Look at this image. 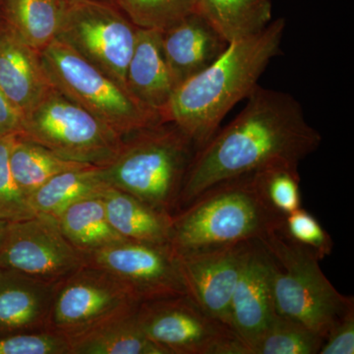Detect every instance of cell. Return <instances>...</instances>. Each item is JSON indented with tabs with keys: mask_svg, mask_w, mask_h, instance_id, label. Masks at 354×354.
Returning a JSON list of instances; mask_svg holds the SVG:
<instances>
[{
	"mask_svg": "<svg viewBox=\"0 0 354 354\" xmlns=\"http://www.w3.org/2000/svg\"><path fill=\"white\" fill-rule=\"evenodd\" d=\"M109 186L102 167L88 165L53 176L30 195L28 200L36 214L55 218L74 203L102 196Z\"/></svg>",
	"mask_w": 354,
	"mask_h": 354,
	"instance_id": "obj_22",
	"label": "cell"
},
{
	"mask_svg": "<svg viewBox=\"0 0 354 354\" xmlns=\"http://www.w3.org/2000/svg\"><path fill=\"white\" fill-rule=\"evenodd\" d=\"M85 265L83 253L67 241L55 216L37 214L9 223L0 247V269L58 283Z\"/></svg>",
	"mask_w": 354,
	"mask_h": 354,
	"instance_id": "obj_12",
	"label": "cell"
},
{
	"mask_svg": "<svg viewBox=\"0 0 354 354\" xmlns=\"http://www.w3.org/2000/svg\"><path fill=\"white\" fill-rule=\"evenodd\" d=\"M228 44L196 11L162 31V50L176 87L213 64Z\"/></svg>",
	"mask_w": 354,
	"mask_h": 354,
	"instance_id": "obj_15",
	"label": "cell"
},
{
	"mask_svg": "<svg viewBox=\"0 0 354 354\" xmlns=\"http://www.w3.org/2000/svg\"><path fill=\"white\" fill-rule=\"evenodd\" d=\"M102 200L111 227L127 241L171 244L172 216L109 185Z\"/></svg>",
	"mask_w": 354,
	"mask_h": 354,
	"instance_id": "obj_19",
	"label": "cell"
},
{
	"mask_svg": "<svg viewBox=\"0 0 354 354\" xmlns=\"http://www.w3.org/2000/svg\"><path fill=\"white\" fill-rule=\"evenodd\" d=\"M15 135L0 137V220L19 221L37 215L11 171L9 153Z\"/></svg>",
	"mask_w": 354,
	"mask_h": 354,
	"instance_id": "obj_29",
	"label": "cell"
},
{
	"mask_svg": "<svg viewBox=\"0 0 354 354\" xmlns=\"http://www.w3.org/2000/svg\"><path fill=\"white\" fill-rule=\"evenodd\" d=\"M195 9L228 43L258 34L272 22L271 0H195Z\"/></svg>",
	"mask_w": 354,
	"mask_h": 354,
	"instance_id": "obj_23",
	"label": "cell"
},
{
	"mask_svg": "<svg viewBox=\"0 0 354 354\" xmlns=\"http://www.w3.org/2000/svg\"><path fill=\"white\" fill-rule=\"evenodd\" d=\"M83 255L86 265L108 272L140 304L188 295L178 257L171 244L123 241Z\"/></svg>",
	"mask_w": 354,
	"mask_h": 354,
	"instance_id": "obj_10",
	"label": "cell"
},
{
	"mask_svg": "<svg viewBox=\"0 0 354 354\" xmlns=\"http://www.w3.org/2000/svg\"><path fill=\"white\" fill-rule=\"evenodd\" d=\"M281 230L290 241L309 249L320 260L333 252L334 242L329 234L315 216L304 209H295L286 215Z\"/></svg>",
	"mask_w": 354,
	"mask_h": 354,
	"instance_id": "obj_31",
	"label": "cell"
},
{
	"mask_svg": "<svg viewBox=\"0 0 354 354\" xmlns=\"http://www.w3.org/2000/svg\"><path fill=\"white\" fill-rule=\"evenodd\" d=\"M22 116L0 88V137L19 134Z\"/></svg>",
	"mask_w": 354,
	"mask_h": 354,
	"instance_id": "obj_33",
	"label": "cell"
},
{
	"mask_svg": "<svg viewBox=\"0 0 354 354\" xmlns=\"http://www.w3.org/2000/svg\"><path fill=\"white\" fill-rule=\"evenodd\" d=\"M285 216L268 203L253 174L211 186L172 216L176 252L260 241L283 227Z\"/></svg>",
	"mask_w": 354,
	"mask_h": 354,
	"instance_id": "obj_3",
	"label": "cell"
},
{
	"mask_svg": "<svg viewBox=\"0 0 354 354\" xmlns=\"http://www.w3.org/2000/svg\"><path fill=\"white\" fill-rule=\"evenodd\" d=\"M196 152L180 128L160 122L124 137L120 152L102 171L109 185L174 216Z\"/></svg>",
	"mask_w": 354,
	"mask_h": 354,
	"instance_id": "obj_4",
	"label": "cell"
},
{
	"mask_svg": "<svg viewBox=\"0 0 354 354\" xmlns=\"http://www.w3.org/2000/svg\"><path fill=\"white\" fill-rule=\"evenodd\" d=\"M270 266L269 254L262 244L251 242L230 307L232 330L248 348L277 314Z\"/></svg>",
	"mask_w": 354,
	"mask_h": 354,
	"instance_id": "obj_14",
	"label": "cell"
},
{
	"mask_svg": "<svg viewBox=\"0 0 354 354\" xmlns=\"http://www.w3.org/2000/svg\"><path fill=\"white\" fill-rule=\"evenodd\" d=\"M285 30L286 20L279 18L258 34L230 41L213 64L177 86L164 122L180 128L197 150L204 146L230 109L259 86L268 65L281 53Z\"/></svg>",
	"mask_w": 354,
	"mask_h": 354,
	"instance_id": "obj_2",
	"label": "cell"
},
{
	"mask_svg": "<svg viewBox=\"0 0 354 354\" xmlns=\"http://www.w3.org/2000/svg\"><path fill=\"white\" fill-rule=\"evenodd\" d=\"M136 317L144 334L165 354H250L232 328L189 295L141 302Z\"/></svg>",
	"mask_w": 354,
	"mask_h": 354,
	"instance_id": "obj_9",
	"label": "cell"
},
{
	"mask_svg": "<svg viewBox=\"0 0 354 354\" xmlns=\"http://www.w3.org/2000/svg\"><path fill=\"white\" fill-rule=\"evenodd\" d=\"M252 241L176 252L188 295L232 329V297Z\"/></svg>",
	"mask_w": 354,
	"mask_h": 354,
	"instance_id": "obj_13",
	"label": "cell"
},
{
	"mask_svg": "<svg viewBox=\"0 0 354 354\" xmlns=\"http://www.w3.org/2000/svg\"><path fill=\"white\" fill-rule=\"evenodd\" d=\"M10 221L4 220H0V247L3 243L4 239H6L7 230H8V225Z\"/></svg>",
	"mask_w": 354,
	"mask_h": 354,
	"instance_id": "obj_34",
	"label": "cell"
},
{
	"mask_svg": "<svg viewBox=\"0 0 354 354\" xmlns=\"http://www.w3.org/2000/svg\"><path fill=\"white\" fill-rule=\"evenodd\" d=\"M137 31L138 27L115 3L65 0L57 39L127 88V70Z\"/></svg>",
	"mask_w": 354,
	"mask_h": 354,
	"instance_id": "obj_8",
	"label": "cell"
},
{
	"mask_svg": "<svg viewBox=\"0 0 354 354\" xmlns=\"http://www.w3.org/2000/svg\"><path fill=\"white\" fill-rule=\"evenodd\" d=\"M39 53L0 22V88L21 116L50 88Z\"/></svg>",
	"mask_w": 354,
	"mask_h": 354,
	"instance_id": "obj_18",
	"label": "cell"
},
{
	"mask_svg": "<svg viewBox=\"0 0 354 354\" xmlns=\"http://www.w3.org/2000/svg\"><path fill=\"white\" fill-rule=\"evenodd\" d=\"M253 176L263 196L281 215L301 208L300 177L297 167L279 165L254 172Z\"/></svg>",
	"mask_w": 354,
	"mask_h": 354,
	"instance_id": "obj_28",
	"label": "cell"
},
{
	"mask_svg": "<svg viewBox=\"0 0 354 354\" xmlns=\"http://www.w3.org/2000/svg\"><path fill=\"white\" fill-rule=\"evenodd\" d=\"M127 88L140 104L164 121L176 84L165 59L160 30L138 28L127 70Z\"/></svg>",
	"mask_w": 354,
	"mask_h": 354,
	"instance_id": "obj_16",
	"label": "cell"
},
{
	"mask_svg": "<svg viewBox=\"0 0 354 354\" xmlns=\"http://www.w3.org/2000/svg\"><path fill=\"white\" fill-rule=\"evenodd\" d=\"M131 22L142 29L165 31L195 12V0H114Z\"/></svg>",
	"mask_w": 354,
	"mask_h": 354,
	"instance_id": "obj_27",
	"label": "cell"
},
{
	"mask_svg": "<svg viewBox=\"0 0 354 354\" xmlns=\"http://www.w3.org/2000/svg\"><path fill=\"white\" fill-rule=\"evenodd\" d=\"M0 354H71V346L57 330H23L0 335Z\"/></svg>",
	"mask_w": 354,
	"mask_h": 354,
	"instance_id": "obj_30",
	"label": "cell"
},
{
	"mask_svg": "<svg viewBox=\"0 0 354 354\" xmlns=\"http://www.w3.org/2000/svg\"><path fill=\"white\" fill-rule=\"evenodd\" d=\"M271 260L270 278L276 313L304 324L325 339L334 324L354 308L353 297L335 290L316 254L290 241L281 228L258 241Z\"/></svg>",
	"mask_w": 354,
	"mask_h": 354,
	"instance_id": "obj_5",
	"label": "cell"
},
{
	"mask_svg": "<svg viewBox=\"0 0 354 354\" xmlns=\"http://www.w3.org/2000/svg\"><path fill=\"white\" fill-rule=\"evenodd\" d=\"M55 218L67 241L83 254L127 241L109 223L101 196L74 203Z\"/></svg>",
	"mask_w": 354,
	"mask_h": 354,
	"instance_id": "obj_24",
	"label": "cell"
},
{
	"mask_svg": "<svg viewBox=\"0 0 354 354\" xmlns=\"http://www.w3.org/2000/svg\"><path fill=\"white\" fill-rule=\"evenodd\" d=\"M321 143L295 97L257 86L241 113L195 153L178 211L221 181L279 165L298 169Z\"/></svg>",
	"mask_w": 354,
	"mask_h": 354,
	"instance_id": "obj_1",
	"label": "cell"
},
{
	"mask_svg": "<svg viewBox=\"0 0 354 354\" xmlns=\"http://www.w3.org/2000/svg\"><path fill=\"white\" fill-rule=\"evenodd\" d=\"M41 65L51 85L121 137L164 122L140 104L127 88L55 39L41 53Z\"/></svg>",
	"mask_w": 354,
	"mask_h": 354,
	"instance_id": "obj_6",
	"label": "cell"
},
{
	"mask_svg": "<svg viewBox=\"0 0 354 354\" xmlns=\"http://www.w3.org/2000/svg\"><path fill=\"white\" fill-rule=\"evenodd\" d=\"M9 164L16 183L27 198L53 176L91 165L65 160L20 133L14 136Z\"/></svg>",
	"mask_w": 354,
	"mask_h": 354,
	"instance_id": "obj_25",
	"label": "cell"
},
{
	"mask_svg": "<svg viewBox=\"0 0 354 354\" xmlns=\"http://www.w3.org/2000/svg\"><path fill=\"white\" fill-rule=\"evenodd\" d=\"M139 304L108 272L85 265L57 283L48 329L69 339Z\"/></svg>",
	"mask_w": 354,
	"mask_h": 354,
	"instance_id": "obj_11",
	"label": "cell"
},
{
	"mask_svg": "<svg viewBox=\"0 0 354 354\" xmlns=\"http://www.w3.org/2000/svg\"><path fill=\"white\" fill-rule=\"evenodd\" d=\"M0 3H1V0H0Z\"/></svg>",
	"mask_w": 354,
	"mask_h": 354,
	"instance_id": "obj_35",
	"label": "cell"
},
{
	"mask_svg": "<svg viewBox=\"0 0 354 354\" xmlns=\"http://www.w3.org/2000/svg\"><path fill=\"white\" fill-rule=\"evenodd\" d=\"M324 337L304 324L276 314L249 346L250 354H319Z\"/></svg>",
	"mask_w": 354,
	"mask_h": 354,
	"instance_id": "obj_26",
	"label": "cell"
},
{
	"mask_svg": "<svg viewBox=\"0 0 354 354\" xmlns=\"http://www.w3.org/2000/svg\"><path fill=\"white\" fill-rule=\"evenodd\" d=\"M57 283L0 269V335L48 329Z\"/></svg>",
	"mask_w": 354,
	"mask_h": 354,
	"instance_id": "obj_17",
	"label": "cell"
},
{
	"mask_svg": "<svg viewBox=\"0 0 354 354\" xmlns=\"http://www.w3.org/2000/svg\"><path fill=\"white\" fill-rule=\"evenodd\" d=\"M65 0H1L0 22L37 53L57 39Z\"/></svg>",
	"mask_w": 354,
	"mask_h": 354,
	"instance_id": "obj_21",
	"label": "cell"
},
{
	"mask_svg": "<svg viewBox=\"0 0 354 354\" xmlns=\"http://www.w3.org/2000/svg\"><path fill=\"white\" fill-rule=\"evenodd\" d=\"M21 135L72 162L106 167L123 137L50 86L22 116Z\"/></svg>",
	"mask_w": 354,
	"mask_h": 354,
	"instance_id": "obj_7",
	"label": "cell"
},
{
	"mask_svg": "<svg viewBox=\"0 0 354 354\" xmlns=\"http://www.w3.org/2000/svg\"><path fill=\"white\" fill-rule=\"evenodd\" d=\"M137 307L69 337L71 354H165L144 334L137 321Z\"/></svg>",
	"mask_w": 354,
	"mask_h": 354,
	"instance_id": "obj_20",
	"label": "cell"
},
{
	"mask_svg": "<svg viewBox=\"0 0 354 354\" xmlns=\"http://www.w3.org/2000/svg\"><path fill=\"white\" fill-rule=\"evenodd\" d=\"M354 353V308L348 310L330 328L319 354Z\"/></svg>",
	"mask_w": 354,
	"mask_h": 354,
	"instance_id": "obj_32",
	"label": "cell"
}]
</instances>
